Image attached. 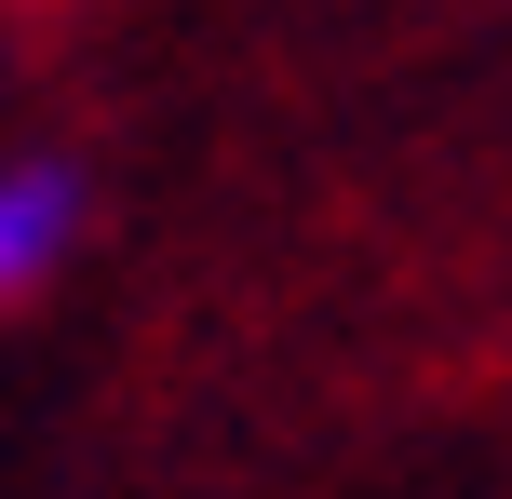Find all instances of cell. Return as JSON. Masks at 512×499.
I'll return each mask as SVG.
<instances>
[{
    "instance_id": "cell-1",
    "label": "cell",
    "mask_w": 512,
    "mask_h": 499,
    "mask_svg": "<svg viewBox=\"0 0 512 499\" xmlns=\"http://www.w3.org/2000/svg\"><path fill=\"white\" fill-rule=\"evenodd\" d=\"M81 230V176L68 162H0V297H27Z\"/></svg>"
}]
</instances>
